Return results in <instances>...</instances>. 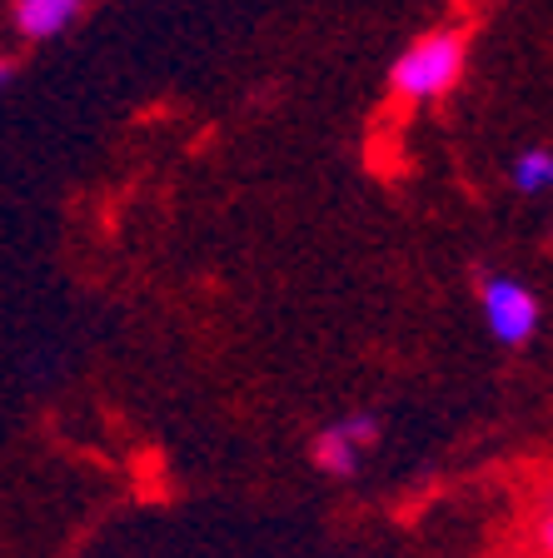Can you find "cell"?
Segmentation results:
<instances>
[{
	"mask_svg": "<svg viewBox=\"0 0 553 558\" xmlns=\"http://www.w3.org/2000/svg\"><path fill=\"white\" fill-rule=\"evenodd\" d=\"M459 75H464V40L454 31H434L394 60L389 85L399 100H438L444 90H454Z\"/></svg>",
	"mask_w": 553,
	"mask_h": 558,
	"instance_id": "6da1fadb",
	"label": "cell"
},
{
	"mask_svg": "<svg viewBox=\"0 0 553 558\" xmlns=\"http://www.w3.org/2000/svg\"><path fill=\"white\" fill-rule=\"evenodd\" d=\"M479 304H484V319L498 344H529V335L539 329V300H533V290H524L519 279L489 275L484 290H479Z\"/></svg>",
	"mask_w": 553,
	"mask_h": 558,
	"instance_id": "7a4b0ae2",
	"label": "cell"
},
{
	"mask_svg": "<svg viewBox=\"0 0 553 558\" xmlns=\"http://www.w3.org/2000/svg\"><path fill=\"white\" fill-rule=\"evenodd\" d=\"M81 15V0H15V31L25 40H50Z\"/></svg>",
	"mask_w": 553,
	"mask_h": 558,
	"instance_id": "3957f363",
	"label": "cell"
},
{
	"mask_svg": "<svg viewBox=\"0 0 553 558\" xmlns=\"http://www.w3.org/2000/svg\"><path fill=\"white\" fill-rule=\"evenodd\" d=\"M314 464H320L324 474H335V478H354V469H359V444L335 424V429H324L320 439H314Z\"/></svg>",
	"mask_w": 553,
	"mask_h": 558,
	"instance_id": "277c9868",
	"label": "cell"
},
{
	"mask_svg": "<svg viewBox=\"0 0 553 558\" xmlns=\"http://www.w3.org/2000/svg\"><path fill=\"white\" fill-rule=\"evenodd\" d=\"M514 185L524 195H549L553 190V150H524L514 160Z\"/></svg>",
	"mask_w": 553,
	"mask_h": 558,
	"instance_id": "5b68a950",
	"label": "cell"
},
{
	"mask_svg": "<svg viewBox=\"0 0 553 558\" xmlns=\"http://www.w3.org/2000/svg\"><path fill=\"white\" fill-rule=\"evenodd\" d=\"M339 429H345L349 439L364 449V444L380 439V418H374V414H349V418H339Z\"/></svg>",
	"mask_w": 553,
	"mask_h": 558,
	"instance_id": "8992f818",
	"label": "cell"
},
{
	"mask_svg": "<svg viewBox=\"0 0 553 558\" xmlns=\"http://www.w3.org/2000/svg\"><path fill=\"white\" fill-rule=\"evenodd\" d=\"M539 544L553 554V513H549V519H543V529H539Z\"/></svg>",
	"mask_w": 553,
	"mask_h": 558,
	"instance_id": "52a82bcc",
	"label": "cell"
},
{
	"mask_svg": "<svg viewBox=\"0 0 553 558\" xmlns=\"http://www.w3.org/2000/svg\"><path fill=\"white\" fill-rule=\"evenodd\" d=\"M11 81V60H0V85Z\"/></svg>",
	"mask_w": 553,
	"mask_h": 558,
	"instance_id": "ba28073f",
	"label": "cell"
}]
</instances>
